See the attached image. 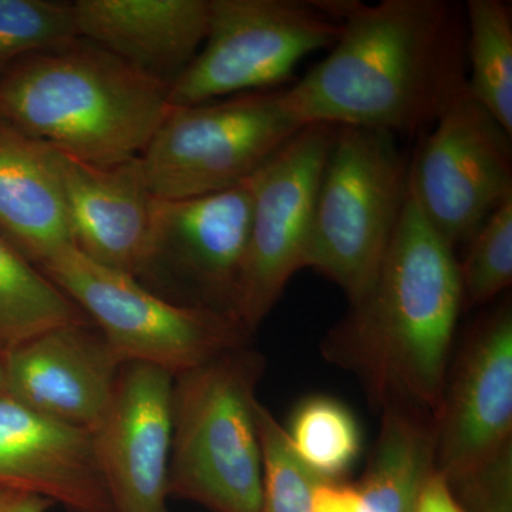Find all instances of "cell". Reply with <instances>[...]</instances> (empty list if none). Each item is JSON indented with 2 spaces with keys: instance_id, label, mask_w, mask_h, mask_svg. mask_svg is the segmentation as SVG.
<instances>
[{
  "instance_id": "obj_19",
  "label": "cell",
  "mask_w": 512,
  "mask_h": 512,
  "mask_svg": "<svg viewBox=\"0 0 512 512\" xmlns=\"http://www.w3.org/2000/svg\"><path fill=\"white\" fill-rule=\"evenodd\" d=\"M382 410L365 474L349 487L353 512H414L437 471L436 417L403 406Z\"/></svg>"
},
{
  "instance_id": "obj_28",
  "label": "cell",
  "mask_w": 512,
  "mask_h": 512,
  "mask_svg": "<svg viewBox=\"0 0 512 512\" xmlns=\"http://www.w3.org/2000/svg\"><path fill=\"white\" fill-rule=\"evenodd\" d=\"M313 512H353L348 485L338 483L320 487Z\"/></svg>"
},
{
  "instance_id": "obj_21",
  "label": "cell",
  "mask_w": 512,
  "mask_h": 512,
  "mask_svg": "<svg viewBox=\"0 0 512 512\" xmlns=\"http://www.w3.org/2000/svg\"><path fill=\"white\" fill-rule=\"evenodd\" d=\"M467 89L512 136V8L503 0H468Z\"/></svg>"
},
{
  "instance_id": "obj_22",
  "label": "cell",
  "mask_w": 512,
  "mask_h": 512,
  "mask_svg": "<svg viewBox=\"0 0 512 512\" xmlns=\"http://www.w3.org/2000/svg\"><path fill=\"white\" fill-rule=\"evenodd\" d=\"M286 431L302 460L326 483L338 484L355 466L362 450L356 417L332 397L303 400Z\"/></svg>"
},
{
  "instance_id": "obj_15",
  "label": "cell",
  "mask_w": 512,
  "mask_h": 512,
  "mask_svg": "<svg viewBox=\"0 0 512 512\" xmlns=\"http://www.w3.org/2000/svg\"><path fill=\"white\" fill-rule=\"evenodd\" d=\"M47 148L62 184L74 248L96 264L138 278L146 264L156 197L136 158L100 167Z\"/></svg>"
},
{
  "instance_id": "obj_25",
  "label": "cell",
  "mask_w": 512,
  "mask_h": 512,
  "mask_svg": "<svg viewBox=\"0 0 512 512\" xmlns=\"http://www.w3.org/2000/svg\"><path fill=\"white\" fill-rule=\"evenodd\" d=\"M460 264L466 308L493 301L512 284V198L504 201L471 238Z\"/></svg>"
},
{
  "instance_id": "obj_10",
  "label": "cell",
  "mask_w": 512,
  "mask_h": 512,
  "mask_svg": "<svg viewBox=\"0 0 512 512\" xmlns=\"http://www.w3.org/2000/svg\"><path fill=\"white\" fill-rule=\"evenodd\" d=\"M335 124H309L251 178V227L239 285L237 318L252 333L289 279L303 269L320 177L335 141Z\"/></svg>"
},
{
  "instance_id": "obj_12",
  "label": "cell",
  "mask_w": 512,
  "mask_h": 512,
  "mask_svg": "<svg viewBox=\"0 0 512 512\" xmlns=\"http://www.w3.org/2000/svg\"><path fill=\"white\" fill-rule=\"evenodd\" d=\"M437 471L450 487L512 457V309L477 323L436 416Z\"/></svg>"
},
{
  "instance_id": "obj_26",
  "label": "cell",
  "mask_w": 512,
  "mask_h": 512,
  "mask_svg": "<svg viewBox=\"0 0 512 512\" xmlns=\"http://www.w3.org/2000/svg\"><path fill=\"white\" fill-rule=\"evenodd\" d=\"M414 512H466L446 478L439 471L431 476L421 491Z\"/></svg>"
},
{
  "instance_id": "obj_1",
  "label": "cell",
  "mask_w": 512,
  "mask_h": 512,
  "mask_svg": "<svg viewBox=\"0 0 512 512\" xmlns=\"http://www.w3.org/2000/svg\"><path fill=\"white\" fill-rule=\"evenodd\" d=\"M342 25L322 62L284 89L302 124L413 134L468 92L466 20L446 0H320Z\"/></svg>"
},
{
  "instance_id": "obj_14",
  "label": "cell",
  "mask_w": 512,
  "mask_h": 512,
  "mask_svg": "<svg viewBox=\"0 0 512 512\" xmlns=\"http://www.w3.org/2000/svg\"><path fill=\"white\" fill-rule=\"evenodd\" d=\"M6 396L67 426L92 431L109 410L123 363L89 322L46 330L3 350Z\"/></svg>"
},
{
  "instance_id": "obj_6",
  "label": "cell",
  "mask_w": 512,
  "mask_h": 512,
  "mask_svg": "<svg viewBox=\"0 0 512 512\" xmlns=\"http://www.w3.org/2000/svg\"><path fill=\"white\" fill-rule=\"evenodd\" d=\"M39 269L96 323L123 365L146 363L177 377L248 346L252 336L237 316L167 301L134 276L96 264L74 247Z\"/></svg>"
},
{
  "instance_id": "obj_4",
  "label": "cell",
  "mask_w": 512,
  "mask_h": 512,
  "mask_svg": "<svg viewBox=\"0 0 512 512\" xmlns=\"http://www.w3.org/2000/svg\"><path fill=\"white\" fill-rule=\"evenodd\" d=\"M264 367L244 346L174 377L168 494L212 512H261L255 392Z\"/></svg>"
},
{
  "instance_id": "obj_20",
  "label": "cell",
  "mask_w": 512,
  "mask_h": 512,
  "mask_svg": "<svg viewBox=\"0 0 512 512\" xmlns=\"http://www.w3.org/2000/svg\"><path fill=\"white\" fill-rule=\"evenodd\" d=\"M86 322L87 316L0 234V348H15L46 330Z\"/></svg>"
},
{
  "instance_id": "obj_16",
  "label": "cell",
  "mask_w": 512,
  "mask_h": 512,
  "mask_svg": "<svg viewBox=\"0 0 512 512\" xmlns=\"http://www.w3.org/2000/svg\"><path fill=\"white\" fill-rule=\"evenodd\" d=\"M0 488L40 495L67 512H113L92 434L0 396Z\"/></svg>"
},
{
  "instance_id": "obj_17",
  "label": "cell",
  "mask_w": 512,
  "mask_h": 512,
  "mask_svg": "<svg viewBox=\"0 0 512 512\" xmlns=\"http://www.w3.org/2000/svg\"><path fill=\"white\" fill-rule=\"evenodd\" d=\"M80 39L173 86L200 53L211 0H79Z\"/></svg>"
},
{
  "instance_id": "obj_13",
  "label": "cell",
  "mask_w": 512,
  "mask_h": 512,
  "mask_svg": "<svg viewBox=\"0 0 512 512\" xmlns=\"http://www.w3.org/2000/svg\"><path fill=\"white\" fill-rule=\"evenodd\" d=\"M173 383L174 377L158 367L123 365L109 410L90 431L113 512H171Z\"/></svg>"
},
{
  "instance_id": "obj_9",
  "label": "cell",
  "mask_w": 512,
  "mask_h": 512,
  "mask_svg": "<svg viewBox=\"0 0 512 512\" xmlns=\"http://www.w3.org/2000/svg\"><path fill=\"white\" fill-rule=\"evenodd\" d=\"M251 212L248 180L201 197L156 198L137 281L178 305L237 316Z\"/></svg>"
},
{
  "instance_id": "obj_11",
  "label": "cell",
  "mask_w": 512,
  "mask_h": 512,
  "mask_svg": "<svg viewBox=\"0 0 512 512\" xmlns=\"http://www.w3.org/2000/svg\"><path fill=\"white\" fill-rule=\"evenodd\" d=\"M511 137L470 93L454 100L409 167V192L451 248L512 198Z\"/></svg>"
},
{
  "instance_id": "obj_8",
  "label": "cell",
  "mask_w": 512,
  "mask_h": 512,
  "mask_svg": "<svg viewBox=\"0 0 512 512\" xmlns=\"http://www.w3.org/2000/svg\"><path fill=\"white\" fill-rule=\"evenodd\" d=\"M340 32L316 0H211L204 45L168 100L188 107L274 90L303 57L335 45Z\"/></svg>"
},
{
  "instance_id": "obj_24",
  "label": "cell",
  "mask_w": 512,
  "mask_h": 512,
  "mask_svg": "<svg viewBox=\"0 0 512 512\" xmlns=\"http://www.w3.org/2000/svg\"><path fill=\"white\" fill-rule=\"evenodd\" d=\"M77 39L73 3L0 0V79L20 60Z\"/></svg>"
},
{
  "instance_id": "obj_27",
  "label": "cell",
  "mask_w": 512,
  "mask_h": 512,
  "mask_svg": "<svg viewBox=\"0 0 512 512\" xmlns=\"http://www.w3.org/2000/svg\"><path fill=\"white\" fill-rule=\"evenodd\" d=\"M52 507L55 504L40 495L0 488V512H47Z\"/></svg>"
},
{
  "instance_id": "obj_29",
  "label": "cell",
  "mask_w": 512,
  "mask_h": 512,
  "mask_svg": "<svg viewBox=\"0 0 512 512\" xmlns=\"http://www.w3.org/2000/svg\"><path fill=\"white\" fill-rule=\"evenodd\" d=\"M6 392V373H5V357H3V349L0 348V396Z\"/></svg>"
},
{
  "instance_id": "obj_18",
  "label": "cell",
  "mask_w": 512,
  "mask_h": 512,
  "mask_svg": "<svg viewBox=\"0 0 512 512\" xmlns=\"http://www.w3.org/2000/svg\"><path fill=\"white\" fill-rule=\"evenodd\" d=\"M0 234L39 268L74 247L59 175L42 141L0 121Z\"/></svg>"
},
{
  "instance_id": "obj_5",
  "label": "cell",
  "mask_w": 512,
  "mask_h": 512,
  "mask_svg": "<svg viewBox=\"0 0 512 512\" xmlns=\"http://www.w3.org/2000/svg\"><path fill=\"white\" fill-rule=\"evenodd\" d=\"M394 137L339 126L316 192L303 268L326 276L350 303L375 282L406 202L409 165Z\"/></svg>"
},
{
  "instance_id": "obj_2",
  "label": "cell",
  "mask_w": 512,
  "mask_h": 512,
  "mask_svg": "<svg viewBox=\"0 0 512 512\" xmlns=\"http://www.w3.org/2000/svg\"><path fill=\"white\" fill-rule=\"evenodd\" d=\"M463 308L454 248L423 217L407 188L375 282L350 303L323 353L357 373L380 409L403 406L436 417Z\"/></svg>"
},
{
  "instance_id": "obj_3",
  "label": "cell",
  "mask_w": 512,
  "mask_h": 512,
  "mask_svg": "<svg viewBox=\"0 0 512 512\" xmlns=\"http://www.w3.org/2000/svg\"><path fill=\"white\" fill-rule=\"evenodd\" d=\"M170 86L89 40L20 60L0 79V121L77 160L114 167L146 150L173 111Z\"/></svg>"
},
{
  "instance_id": "obj_23",
  "label": "cell",
  "mask_w": 512,
  "mask_h": 512,
  "mask_svg": "<svg viewBox=\"0 0 512 512\" xmlns=\"http://www.w3.org/2000/svg\"><path fill=\"white\" fill-rule=\"evenodd\" d=\"M255 416L261 447V512H313L316 493L330 483L302 460L288 431L259 400Z\"/></svg>"
},
{
  "instance_id": "obj_7",
  "label": "cell",
  "mask_w": 512,
  "mask_h": 512,
  "mask_svg": "<svg viewBox=\"0 0 512 512\" xmlns=\"http://www.w3.org/2000/svg\"><path fill=\"white\" fill-rule=\"evenodd\" d=\"M303 127L284 90L174 107L136 163L154 197H201L245 183Z\"/></svg>"
}]
</instances>
